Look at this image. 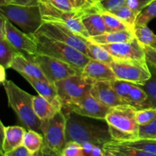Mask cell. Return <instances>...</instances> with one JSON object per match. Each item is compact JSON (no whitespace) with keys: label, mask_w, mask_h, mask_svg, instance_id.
<instances>
[{"label":"cell","mask_w":156,"mask_h":156,"mask_svg":"<svg viewBox=\"0 0 156 156\" xmlns=\"http://www.w3.org/2000/svg\"><path fill=\"white\" fill-rule=\"evenodd\" d=\"M82 21L90 37L107 32L106 26L101 12L93 9L82 12Z\"/></svg>","instance_id":"cell-20"},{"label":"cell","mask_w":156,"mask_h":156,"mask_svg":"<svg viewBox=\"0 0 156 156\" xmlns=\"http://www.w3.org/2000/svg\"><path fill=\"white\" fill-rule=\"evenodd\" d=\"M33 155L34 156H44V153H43L42 149H41L40 151H38V152H37L36 153L33 154Z\"/></svg>","instance_id":"cell-50"},{"label":"cell","mask_w":156,"mask_h":156,"mask_svg":"<svg viewBox=\"0 0 156 156\" xmlns=\"http://www.w3.org/2000/svg\"><path fill=\"white\" fill-rule=\"evenodd\" d=\"M137 108L121 105L109 109L105 118L113 141L123 143L140 137V125L136 117Z\"/></svg>","instance_id":"cell-1"},{"label":"cell","mask_w":156,"mask_h":156,"mask_svg":"<svg viewBox=\"0 0 156 156\" xmlns=\"http://www.w3.org/2000/svg\"><path fill=\"white\" fill-rule=\"evenodd\" d=\"M111 13L114 14L119 19L121 20L123 22L127 24L128 26L133 29L135 27L136 21L137 16L139 14L134 12L131 9H129L127 5H123L121 8L118 9L117 10L113 11Z\"/></svg>","instance_id":"cell-31"},{"label":"cell","mask_w":156,"mask_h":156,"mask_svg":"<svg viewBox=\"0 0 156 156\" xmlns=\"http://www.w3.org/2000/svg\"><path fill=\"white\" fill-rule=\"evenodd\" d=\"M111 85H112L113 88L116 91V93L120 98L121 101L123 102V105H127V98L129 93L132 87L136 84L128 82V81L116 79L111 81Z\"/></svg>","instance_id":"cell-30"},{"label":"cell","mask_w":156,"mask_h":156,"mask_svg":"<svg viewBox=\"0 0 156 156\" xmlns=\"http://www.w3.org/2000/svg\"><path fill=\"white\" fill-rule=\"evenodd\" d=\"M133 32L142 46L156 47V34L148 27V24H136Z\"/></svg>","instance_id":"cell-28"},{"label":"cell","mask_w":156,"mask_h":156,"mask_svg":"<svg viewBox=\"0 0 156 156\" xmlns=\"http://www.w3.org/2000/svg\"><path fill=\"white\" fill-rule=\"evenodd\" d=\"M110 108L105 106L96 100L91 94H88L75 103L72 104L64 114L75 113L77 115L90 117L97 120H105Z\"/></svg>","instance_id":"cell-13"},{"label":"cell","mask_w":156,"mask_h":156,"mask_svg":"<svg viewBox=\"0 0 156 156\" xmlns=\"http://www.w3.org/2000/svg\"><path fill=\"white\" fill-rule=\"evenodd\" d=\"M44 143V136L40 133L33 129H27L24 133L22 146H24L31 155L41 150Z\"/></svg>","instance_id":"cell-27"},{"label":"cell","mask_w":156,"mask_h":156,"mask_svg":"<svg viewBox=\"0 0 156 156\" xmlns=\"http://www.w3.org/2000/svg\"><path fill=\"white\" fill-rule=\"evenodd\" d=\"M0 5H38L39 0H0Z\"/></svg>","instance_id":"cell-43"},{"label":"cell","mask_w":156,"mask_h":156,"mask_svg":"<svg viewBox=\"0 0 156 156\" xmlns=\"http://www.w3.org/2000/svg\"><path fill=\"white\" fill-rule=\"evenodd\" d=\"M61 156H85L82 146L76 142H67L61 152Z\"/></svg>","instance_id":"cell-37"},{"label":"cell","mask_w":156,"mask_h":156,"mask_svg":"<svg viewBox=\"0 0 156 156\" xmlns=\"http://www.w3.org/2000/svg\"><path fill=\"white\" fill-rule=\"evenodd\" d=\"M2 85L9 107L15 111L18 120L27 129H33L41 133V120L34 111V95L26 92L11 80H5Z\"/></svg>","instance_id":"cell-2"},{"label":"cell","mask_w":156,"mask_h":156,"mask_svg":"<svg viewBox=\"0 0 156 156\" xmlns=\"http://www.w3.org/2000/svg\"><path fill=\"white\" fill-rule=\"evenodd\" d=\"M33 108L35 114L41 120L53 117L59 110L41 95L33 96Z\"/></svg>","instance_id":"cell-23"},{"label":"cell","mask_w":156,"mask_h":156,"mask_svg":"<svg viewBox=\"0 0 156 156\" xmlns=\"http://www.w3.org/2000/svg\"><path fill=\"white\" fill-rule=\"evenodd\" d=\"M110 66L117 79L128 81L140 86L145 85L152 76L147 62L114 59Z\"/></svg>","instance_id":"cell-9"},{"label":"cell","mask_w":156,"mask_h":156,"mask_svg":"<svg viewBox=\"0 0 156 156\" xmlns=\"http://www.w3.org/2000/svg\"><path fill=\"white\" fill-rule=\"evenodd\" d=\"M105 26H106L107 32L120 31V30H133L129 26L125 24L124 22L119 19L116 15L109 12H101Z\"/></svg>","instance_id":"cell-29"},{"label":"cell","mask_w":156,"mask_h":156,"mask_svg":"<svg viewBox=\"0 0 156 156\" xmlns=\"http://www.w3.org/2000/svg\"><path fill=\"white\" fill-rule=\"evenodd\" d=\"M90 94L101 104L108 108H111L123 105L113 88L111 81L94 82L90 91Z\"/></svg>","instance_id":"cell-15"},{"label":"cell","mask_w":156,"mask_h":156,"mask_svg":"<svg viewBox=\"0 0 156 156\" xmlns=\"http://www.w3.org/2000/svg\"><path fill=\"white\" fill-rule=\"evenodd\" d=\"M69 1L71 3V5H73V7L74 8L75 10L76 11V0H69Z\"/></svg>","instance_id":"cell-51"},{"label":"cell","mask_w":156,"mask_h":156,"mask_svg":"<svg viewBox=\"0 0 156 156\" xmlns=\"http://www.w3.org/2000/svg\"><path fill=\"white\" fill-rule=\"evenodd\" d=\"M30 156H34V155H30Z\"/></svg>","instance_id":"cell-52"},{"label":"cell","mask_w":156,"mask_h":156,"mask_svg":"<svg viewBox=\"0 0 156 156\" xmlns=\"http://www.w3.org/2000/svg\"><path fill=\"white\" fill-rule=\"evenodd\" d=\"M93 82L82 75H76L55 82L58 96L65 111L72 104L89 94Z\"/></svg>","instance_id":"cell-6"},{"label":"cell","mask_w":156,"mask_h":156,"mask_svg":"<svg viewBox=\"0 0 156 156\" xmlns=\"http://www.w3.org/2000/svg\"><path fill=\"white\" fill-rule=\"evenodd\" d=\"M11 69L18 72L21 76H28L38 80L48 82L39 66L21 53H18L15 56Z\"/></svg>","instance_id":"cell-18"},{"label":"cell","mask_w":156,"mask_h":156,"mask_svg":"<svg viewBox=\"0 0 156 156\" xmlns=\"http://www.w3.org/2000/svg\"><path fill=\"white\" fill-rule=\"evenodd\" d=\"M35 34L44 35L50 39L68 44L87 56L88 50L86 42L88 39L79 36L65 25L55 22L44 21L39 30Z\"/></svg>","instance_id":"cell-11"},{"label":"cell","mask_w":156,"mask_h":156,"mask_svg":"<svg viewBox=\"0 0 156 156\" xmlns=\"http://www.w3.org/2000/svg\"><path fill=\"white\" fill-rule=\"evenodd\" d=\"M0 69H1V76H0V81H1V83L2 84L6 80V74H5V70L6 69L4 68L3 66H0Z\"/></svg>","instance_id":"cell-47"},{"label":"cell","mask_w":156,"mask_h":156,"mask_svg":"<svg viewBox=\"0 0 156 156\" xmlns=\"http://www.w3.org/2000/svg\"><path fill=\"white\" fill-rule=\"evenodd\" d=\"M143 48H144L146 62L148 65L156 67V47L145 46Z\"/></svg>","instance_id":"cell-42"},{"label":"cell","mask_w":156,"mask_h":156,"mask_svg":"<svg viewBox=\"0 0 156 156\" xmlns=\"http://www.w3.org/2000/svg\"><path fill=\"white\" fill-rule=\"evenodd\" d=\"M101 45L114 58V59L136 60L147 62L144 48L136 37L127 42Z\"/></svg>","instance_id":"cell-14"},{"label":"cell","mask_w":156,"mask_h":156,"mask_svg":"<svg viewBox=\"0 0 156 156\" xmlns=\"http://www.w3.org/2000/svg\"><path fill=\"white\" fill-rule=\"evenodd\" d=\"M66 114V137L67 142H76L79 144L91 143L103 147L105 144L113 141L108 128L88 123Z\"/></svg>","instance_id":"cell-3"},{"label":"cell","mask_w":156,"mask_h":156,"mask_svg":"<svg viewBox=\"0 0 156 156\" xmlns=\"http://www.w3.org/2000/svg\"><path fill=\"white\" fill-rule=\"evenodd\" d=\"M143 139L156 140V118L152 123L145 126H140V137Z\"/></svg>","instance_id":"cell-38"},{"label":"cell","mask_w":156,"mask_h":156,"mask_svg":"<svg viewBox=\"0 0 156 156\" xmlns=\"http://www.w3.org/2000/svg\"><path fill=\"white\" fill-rule=\"evenodd\" d=\"M102 148L117 156H156L154 154L145 152L136 148L130 147L115 141L107 143Z\"/></svg>","instance_id":"cell-22"},{"label":"cell","mask_w":156,"mask_h":156,"mask_svg":"<svg viewBox=\"0 0 156 156\" xmlns=\"http://www.w3.org/2000/svg\"><path fill=\"white\" fill-rule=\"evenodd\" d=\"M98 2L99 0H76V11L84 12L93 9L98 10Z\"/></svg>","instance_id":"cell-41"},{"label":"cell","mask_w":156,"mask_h":156,"mask_svg":"<svg viewBox=\"0 0 156 156\" xmlns=\"http://www.w3.org/2000/svg\"><path fill=\"white\" fill-rule=\"evenodd\" d=\"M5 38L21 54L30 58L38 53V47L34 35L29 34L17 28L13 23L5 18Z\"/></svg>","instance_id":"cell-12"},{"label":"cell","mask_w":156,"mask_h":156,"mask_svg":"<svg viewBox=\"0 0 156 156\" xmlns=\"http://www.w3.org/2000/svg\"><path fill=\"white\" fill-rule=\"evenodd\" d=\"M38 47V53L48 55L62 60L82 72L89 57L77 49L64 43L50 39L41 34H34Z\"/></svg>","instance_id":"cell-4"},{"label":"cell","mask_w":156,"mask_h":156,"mask_svg":"<svg viewBox=\"0 0 156 156\" xmlns=\"http://www.w3.org/2000/svg\"><path fill=\"white\" fill-rule=\"evenodd\" d=\"M25 128L19 126H5L1 122L2 150L1 155L15 150L22 146L23 138L26 132Z\"/></svg>","instance_id":"cell-16"},{"label":"cell","mask_w":156,"mask_h":156,"mask_svg":"<svg viewBox=\"0 0 156 156\" xmlns=\"http://www.w3.org/2000/svg\"><path fill=\"white\" fill-rule=\"evenodd\" d=\"M42 151L44 156H61L60 152L53 150L44 144L42 147Z\"/></svg>","instance_id":"cell-46"},{"label":"cell","mask_w":156,"mask_h":156,"mask_svg":"<svg viewBox=\"0 0 156 156\" xmlns=\"http://www.w3.org/2000/svg\"><path fill=\"white\" fill-rule=\"evenodd\" d=\"M149 69L152 74L151 78L141 87L147 93L150 106L156 108V67L151 66Z\"/></svg>","instance_id":"cell-33"},{"label":"cell","mask_w":156,"mask_h":156,"mask_svg":"<svg viewBox=\"0 0 156 156\" xmlns=\"http://www.w3.org/2000/svg\"><path fill=\"white\" fill-rule=\"evenodd\" d=\"M66 116L62 111H59L50 118L41 120V133L44 136V144L61 153L66 144Z\"/></svg>","instance_id":"cell-8"},{"label":"cell","mask_w":156,"mask_h":156,"mask_svg":"<svg viewBox=\"0 0 156 156\" xmlns=\"http://www.w3.org/2000/svg\"><path fill=\"white\" fill-rule=\"evenodd\" d=\"M29 59L39 66L48 82L53 85L70 76L82 74V72L69 64L48 55L37 53Z\"/></svg>","instance_id":"cell-10"},{"label":"cell","mask_w":156,"mask_h":156,"mask_svg":"<svg viewBox=\"0 0 156 156\" xmlns=\"http://www.w3.org/2000/svg\"><path fill=\"white\" fill-rule=\"evenodd\" d=\"M0 13L29 34L36 33L44 23L39 5H0Z\"/></svg>","instance_id":"cell-5"},{"label":"cell","mask_w":156,"mask_h":156,"mask_svg":"<svg viewBox=\"0 0 156 156\" xmlns=\"http://www.w3.org/2000/svg\"><path fill=\"white\" fill-rule=\"evenodd\" d=\"M126 0H99L97 9L99 12H109L117 10L126 5Z\"/></svg>","instance_id":"cell-36"},{"label":"cell","mask_w":156,"mask_h":156,"mask_svg":"<svg viewBox=\"0 0 156 156\" xmlns=\"http://www.w3.org/2000/svg\"><path fill=\"white\" fill-rule=\"evenodd\" d=\"M39 5L44 21L61 24L82 37L90 38L88 30L82 23V12H67L44 2H39Z\"/></svg>","instance_id":"cell-7"},{"label":"cell","mask_w":156,"mask_h":156,"mask_svg":"<svg viewBox=\"0 0 156 156\" xmlns=\"http://www.w3.org/2000/svg\"><path fill=\"white\" fill-rule=\"evenodd\" d=\"M18 53H20L5 38L0 37V66L4 68H11L14 58Z\"/></svg>","instance_id":"cell-26"},{"label":"cell","mask_w":156,"mask_h":156,"mask_svg":"<svg viewBox=\"0 0 156 156\" xmlns=\"http://www.w3.org/2000/svg\"><path fill=\"white\" fill-rule=\"evenodd\" d=\"M156 18V0L151 2L138 15L136 24H148V23ZM135 24V25H136Z\"/></svg>","instance_id":"cell-34"},{"label":"cell","mask_w":156,"mask_h":156,"mask_svg":"<svg viewBox=\"0 0 156 156\" xmlns=\"http://www.w3.org/2000/svg\"><path fill=\"white\" fill-rule=\"evenodd\" d=\"M82 146L85 156H104V149L101 146L91 143H85Z\"/></svg>","instance_id":"cell-40"},{"label":"cell","mask_w":156,"mask_h":156,"mask_svg":"<svg viewBox=\"0 0 156 156\" xmlns=\"http://www.w3.org/2000/svg\"><path fill=\"white\" fill-rule=\"evenodd\" d=\"M126 5L138 14H140L143 10V7L140 0H126Z\"/></svg>","instance_id":"cell-45"},{"label":"cell","mask_w":156,"mask_h":156,"mask_svg":"<svg viewBox=\"0 0 156 156\" xmlns=\"http://www.w3.org/2000/svg\"><path fill=\"white\" fill-rule=\"evenodd\" d=\"M30 155L31 154L28 152V150L24 146H21L15 150L8 152L5 155H2V156H30Z\"/></svg>","instance_id":"cell-44"},{"label":"cell","mask_w":156,"mask_h":156,"mask_svg":"<svg viewBox=\"0 0 156 156\" xmlns=\"http://www.w3.org/2000/svg\"><path fill=\"white\" fill-rule=\"evenodd\" d=\"M39 2L47 3L53 5V7L67 12H77L75 10L69 0H39Z\"/></svg>","instance_id":"cell-39"},{"label":"cell","mask_w":156,"mask_h":156,"mask_svg":"<svg viewBox=\"0 0 156 156\" xmlns=\"http://www.w3.org/2000/svg\"><path fill=\"white\" fill-rule=\"evenodd\" d=\"M104 156H117V155H114V154H113L112 152H109V151L105 150V149H104Z\"/></svg>","instance_id":"cell-49"},{"label":"cell","mask_w":156,"mask_h":156,"mask_svg":"<svg viewBox=\"0 0 156 156\" xmlns=\"http://www.w3.org/2000/svg\"><path fill=\"white\" fill-rule=\"evenodd\" d=\"M152 1H153V0H140V3H141V5H142V7H143V9H144L146 6H147L148 5H149V3Z\"/></svg>","instance_id":"cell-48"},{"label":"cell","mask_w":156,"mask_h":156,"mask_svg":"<svg viewBox=\"0 0 156 156\" xmlns=\"http://www.w3.org/2000/svg\"><path fill=\"white\" fill-rule=\"evenodd\" d=\"M81 75L92 82L113 81L117 79L109 64L91 59L84 67Z\"/></svg>","instance_id":"cell-17"},{"label":"cell","mask_w":156,"mask_h":156,"mask_svg":"<svg viewBox=\"0 0 156 156\" xmlns=\"http://www.w3.org/2000/svg\"><path fill=\"white\" fill-rule=\"evenodd\" d=\"M135 37L133 30H120V31L105 32L101 35L91 37L90 41L98 44H117V43L127 42Z\"/></svg>","instance_id":"cell-21"},{"label":"cell","mask_w":156,"mask_h":156,"mask_svg":"<svg viewBox=\"0 0 156 156\" xmlns=\"http://www.w3.org/2000/svg\"><path fill=\"white\" fill-rule=\"evenodd\" d=\"M87 56L89 59L99 62L111 64L114 60V58L102 47L101 44H96L90 40H87Z\"/></svg>","instance_id":"cell-25"},{"label":"cell","mask_w":156,"mask_h":156,"mask_svg":"<svg viewBox=\"0 0 156 156\" xmlns=\"http://www.w3.org/2000/svg\"><path fill=\"white\" fill-rule=\"evenodd\" d=\"M136 117L140 126L149 124L156 118V108H147L137 110Z\"/></svg>","instance_id":"cell-35"},{"label":"cell","mask_w":156,"mask_h":156,"mask_svg":"<svg viewBox=\"0 0 156 156\" xmlns=\"http://www.w3.org/2000/svg\"><path fill=\"white\" fill-rule=\"evenodd\" d=\"M120 143L156 155V140H153V139L139 138L132 141L123 142V143Z\"/></svg>","instance_id":"cell-32"},{"label":"cell","mask_w":156,"mask_h":156,"mask_svg":"<svg viewBox=\"0 0 156 156\" xmlns=\"http://www.w3.org/2000/svg\"><path fill=\"white\" fill-rule=\"evenodd\" d=\"M127 105H132L138 110L152 108L149 104L147 93L138 85H134L131 88L128 95Z\"/></svg>","instance_id":"cell-24"},{"label":"cell","mask_w":156,"mask_h":156,"mask_svg":"<svg viewBox=\"0 0 156 156\" xmlns=\"http://www.w3.org/2000/svg\"><path fill=\"white\" fill-rule=\"evenodd\" d=\"M26 81L33 87L38 94L48 101L51 105L59 111H62V104L58 96L56 87L54 85L46 81L38 80L28 76H22Z\"/></svg>","instance_id":"cell-19"}]
</instances>
